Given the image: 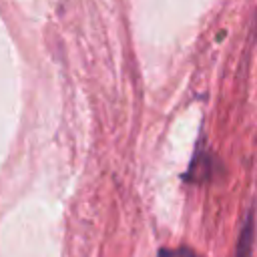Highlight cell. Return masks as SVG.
I'll return each instance as SVG.
<instances>
[{
	"label": "cell",
	"instance_id": "6da1fadb",
	"mask_svg": "<svg viewBox=\"0 0 257 257\" xmlns=\"http://www.w3.org/2000/svg\"><path fill=\"white\" fill-rule=\"evenodd\" d=\"M253 237H255V217H253V213H249L247 219H245V225L241 229L235 255H239V257L251 255V251H253Z\"/></svg>",
	"mask_w": 257,
	"mask_h": 257
}]
</instances>
